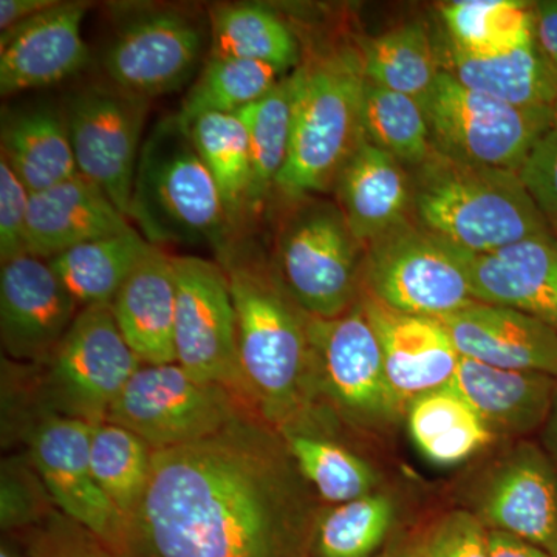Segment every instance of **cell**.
<instances>
[{
	"mask_svg": "<svg viewBox=\"0 0 557 557\" xmlns=\"http://www.w3.org/2000/svg\"><path fill=\"white\" fill-rule=\"evenodd\" d=\"M277 429L247 412L153 453L123 557H307L319 509Z\"/></svg>",
	"mask_w": 557,
	"mask_h": 557,
	"instance_id": "obj_1",
	"label": "cell"
},
{
	"mask_svg": "<svg viewBox=\"0 0 557 557\" xmlns=\"http://www.w3.org/2000/svg\"><path fill=\"white\" fill-rule=\"evenodd\" d=\"M236 311L242 373L252 406L278 432L299 431L317 392L306 313L255 245L218 252Z\"/></svg>",
	"mask_w": 557,
	"mask_h": 557,
	"instance_id": "obj_2",
	"label": "cell"
},
{
	"mask_svg": "<svg viewBox=\"0 0 557 557\" xmlns=\"http://www.w3.org/2000/svg\"><path fill=\"white\" fill-rule=\"evenodd\" d=\"M289 76L292 138L274 193L293 203L333 189L364 139L366 75L359 51L335 49L300 62Z\"/></svg>",
	"mask_w": 557,
	"mask_h": 557,
	"instance_id": "obj_3",
	"label": "cell"
},
{
	"mask_svg": "<svg viewBox=\"0 0 557 557\" xmlns=\"http://www.w3.org/2000/svg\"><path fill=\"white\" fill-rule=\"evenodd\" d=\"M410 178L418 223L471 255L553 234L516 171L434 152Z\"/></svg>",
	"mask_w": 557,
	"mask_h": 557,
	"instance_id": "obj_4",
	"label": "cell"
},
{
	"mask_svg": "<svg viewBox=\"0 0 557 557\" xmlns=\"http://www.w3.org/2000/svg\"><path fill=\"white\" fill-rule=\"evenodd\" d=\"M129 220L149 244L222 251L236 226L178 115L160 120L139 152Z\"/></svg>",
	"mask_w": 557,
	"mask_h": 557,
	"instance_id": "obj_5",
	"label": "cell"
},
{
	"mask_svg": "<svg viewBox=\"0 0 557 557\" xmlns=\"http://www.w3.org/2000/svg\"><path fill=\"white\" fill-rule=\"evenodd\" d=\"M293 205L278 226L271 262L309 317H341L361 298L366 248L338 205L313 197Z\"/></svg>",
	"mask_w": 557,
	"mask_h": 557,
	"instance_id": "obj_6",
	"label": "cell"
},
{
	"mask_svg": "<svg viewBox=\"0 0 557 557\" xmlns=\"http://www.w3.org/2000/svg\"><path fill=\"white\" fill-rule=\"evenodd\" d=\"M471 260V252L408 220L366 248L362 285L388 309L442 319L479 302Z\"/></svg>",
	"mask_w": 557,
	"mask_h": 557,
	"instance_id": "obj_7",
	"label": "cell"
},
{
	"mask_svg": "<svg viewBox=\"0 0 557 557\" xmlns=\"http://www.w3.org/2000/svg\"><path fill=\"white\" fill-rule=\"evenodd\" d=\"M434 152L480 166L519 171L537 139L555 127L548 109H522L475 91L442 70L423 102Z\"/></svg>",
	"mask_w": 557,
	"mask_h": 557,
	"instance_id": "obj_8",
	"label": "cell"
},
{
	"mask_svg": "<svg viewBox=\"0 0 557 557\" xmlns=\"http://www.w3.org/2000/svg\"><path fill=\"white\" fill-rule=\"evenodd\" d=\"M141 364L121 335L112 306L84 307L49 361L39 366L44 408L50 416L102 423Z\"/></svg>",
	"mask_w": 557,
	"mask_h": 557,
	"instance_id": "obj_9",
	"label": "cell"
},
{
	"mask_svg": "<svg viewBox=\"0 0 557 557\" xmlns=\"http://www.w3.org/2000/svg\"><path fill=\"white\" fill-rule=\"evenodd\" d=\"M247 412L255 410L225 387L197 380L171 362L139 366L106 421L161 450L207 438Z\"/></svg>",
	"mask_w": 557,
	"mask_h": 557,
	"instance_id": "obj_10",
	"label": "cell"
},
{
	"mask_svg": "<svg viewBox=\"0 0 557 557\" xmlns=\"http://www.w3.org/2000/svg\"><path fill=\"white\" fill-rule=\"evenodd\" d=\"M307 330L317 397L361 426L397 420L405 405L388 383L379 336L361 298L341 317H309Z\"/></svg>",
	"mask_w": 557,
	"mask_h": 557,
	"instance_id": "obj_11",
	"label": "cell"
},
{
	"mask_svg": "<svg viewBox=\"0 0 557 557\" xmlns=\"http://www.w3.org/2000/svg\"><path fill=\"white\" fill-rule=\"evenodd\" d=\"M172 265L177 364L197 380L225 387L256 412L242 373L236 311L225 271L199 256H172Z\"/></svg>",
	"mask_w": 557,
	"mask_h": 557,
	"instance_id": "obj_12",
	"label": "cell"
},
{
	"mask_svg": "<svg viewBox=\"0 0 557 557\" xmlns=\"http://www.w3.org/2000/svg\"><path fill=\"white\" fill-rule=\"evenodd\" d=\"M148 110V98L112 83L76 91L65 110L79 174L100 186L127 218Z\"/></svg>",
	"mask_w": 557,
	"mask_h": 557,
	"instance_id": "obj_13",
	"label": "cell"
},
{
	"mask_svg": "<svg viewBox=\"0 0 557 557\" xmlns=\"http://www.w3.org/2000/svg\"><path fill=\"white\" fill-rule=\"evenodd\" d=\"M91 424L50 416L28 435V456L54 507L87 528L116 556L126 547L127 520L102 493L90 465Z\"/></svg>",
	"mask_w": 557,
	"mask_h": 557,
	"instance_id": "obj_14",
	"label": "cell"
},
{
	"mask_svg": "<svg viewBox=\"0 0 557 557\" xmlns=\"http://www.w3.org/2000/svg\"><path fill=\"white\" fill-rule=\"evenodd\" d=\"M471 511L491 531L511 534L557 557L555 461L536 443H519L487 471Z\"/></svg>",
	"mask_w": 557,
	"mask_h": 557,
	"instance_id": "obj_15",
	"label": "cell"
},
{
	"mask_svg": "<svg viewBox=\"0 0 557 557\" xmlns=\"http://www.w3.org/2000/svg\"><path fill=\"white\" fill-rule=\"evenodd\" d=\"M203 51V32L196 21L174 10L139 14L110 42L104 70L110 83L143 98L182 87Z\"/></svg>",
	"mask_w": 557,
	"mask_h": 557,
	"instance_id": "obj_16",
	"label": "cell"
},
{
	"mask_svg": "<svg viewBox=\"0 0 557 557\" xmlns=\"http://www.w3.org/2000/svg\"><path fill=\"white\" fill-rule=\"evenodd\" d=\"M79 310L47 260L25 255L2 263L0 339L10 361L46 364Z\"/></svg>",
	"mask_w": 557,
	"mask_h": 557,
	"instance_id": "obj_17",
	"label": "cell"
},
{
	"mask_svg": "<svg viewBox=\"0 0 557 557\" xmlns=\"http://www.w3.org/2000/svg\"><path fill=\"white\" fill-rule=\"evenodd\" d=\"M87 9L83 2H58L2 33L0 94L3 97L54 86L89 64V47L81 35Z\"/></svg>",
	"mask_w": 557,
	"mask_h": 557,
	"instance_id": "obj_18",
	"label": "cell"
},
{
	"mask_svg": "<svg viewBox=\"0 0 557 557\" xmlns=\"http://www.w3.org/2000/svg\"><path fill=\"white\" fill-rule=\"evenodd\" d=\"M361 302L379 336L388 383L405 408L420 395L449 386L461 357L438 319L388 309L366 293Z\"/></svg>",
	"mask_w": 557,
	"mask_h": 557,
	"instance_id": "obj_19",
	"label": "cell"
},
{
	"mask_svg": "<svg viewBox=\"0 0 557 557\" xmlns=\"http://www.w3.org/2000/svg\"><path fill=\"white\" fill-rule=\"evenodd\" d=\"M460 357L557 379V332L545 322L493 304L475 302L438 319Z\"/></svg>",
	"mask_w": 557,
	"mask_h": 557,
	"instance_id": "obj_20",
	"label": "cell"
},
{
	"mask_svg": "<svg viewBox=\"0 0 557 557\" xmlns=\"http://www.w3.org/2000/svg\"><path fill=\"white\" fill-rule=\"evenodd\" d=\"M471 281L479 302L522 311L557 332L555 234L472 255Z\"/></svg>",
	"mask_w": 557,
	"mask_h": 557,
	"instance_id": "obj_21",
	"label": "cell"
},
{
	"mask_svg": "<svg viewBox=\"0 0 557 557\" xmlns=\"http://www.w3.org/2000/svg\"><path fill=\"white\" fill-rule=\"evenodd\" d=\"M131 220L94 182L78 174L32 194L28 255L49 260L87 242L131 230Z\"/></svg>",
	"mask_w": 557,
	"mask_h": 557,
	"instance_id": "obj_22",
	"label": "cell"
},
{
	"mask_svg": "<svg viewBox=\"0 0 557 557\" xmlns=\"http://www.w3.org/2000/svg\"><path fill=\"white\" fill-rule=\"evenodd\" d=\"M336 205L362 247L408 222L412 178L401 161L362 139L333 186Z\"/></svg>",
	"mask_w": 557,
	"mask_h": 557,
	"instance_id": "obj_23",
	"label": "cell"
},
{
	"mask_svg": "<svg viewBox=\"0 0 557 557\" xmlns=\"http://www.w3.org/2000/svg\"><path fill=\"white\" fill-rule=\"evenodd\" d=\"M556 376L509 370L460 358L449 386L456 388L494 435L525 437L547 423Z\"/></svg>",
	"mask_w": 557,
	"mask_h": 557,
	"instance_id": "obj_24",
	"label": "cell"
},
{
	"mask_svg": "<svg viewBox=\"0 0 557 557\" xmlns=\"http://www.w3.org/2000/svg\"><path fill=\"white\" fill-rule=\"evenodd\" d=\"M175 302L172 256L152 245L112 302L121 335L143 364L177 362Z\"/></svg>",
	"mask_w": 557,
	"mask_h": 557,
	"instance_id": "obj_25",
	"label": "cell"
},
{
	"mask_svg": "<svg viewBox=\"0 0 557 557\" xmlns=\"http://www.w3.org/2000/svg\"><path fill=\"white\" fill-rule=\"evenodd\" d=\"M0 157L30 194L79 174L65 113L46 106L3 113Z\"/></svg>",
	"mask_w": 557,
	"mask_h": 557,
	"instance_id": "obj_26",
	"label": "cell"
},
{
	"mask_svg": "<svg viewBox=\"0 0 557 557\" xmlns=\"http://www.w3.org/2000/svg\"><path fill=\"white\" fill-rule=\"evenodd\" d=\"M448 69L463 86L522 109L553 110L557 70L539 47L536 36L515 49L490 57L448 51Z\"/></svg>",
	"mask_w": 557,
	"mask_h": 557,
	"instance_id": "obj_27",
	"label": "cell"
},
{
	"mask_svg": "<svg viewBox=\"0 0 557 557\" xmlns=\"http://www.w3.org/2000/svg\"><path fill=\"white\" fill-rule=\"evenodd\" d=\"M150 247L152 244L132 226L124 233L70 248L47 262L81 309L112 306L116 293Z\"/></svg>",
	"mask_w": 557,
	"mask_h": 557,
	"instance_id": "obj_28",
	"label": "cell"
},
{
	"mask_svg": "<svg viewBox=\"0 0 557 557\" xmlns=\"http://www.w3.org/2000/svg\"><path fill=\"white\" fill-rule=\"evenodd\" d=\"M406 410L417 448L440 467L468 460L496 437L467 399L450 386L420 395Z\"/></svg>",
	"mask_w": 557,
	"mask_h": 557,
	"instance_id": "obj_29",
	"label": "cell"
},
{
	"mask_svg": "<svg viewBox=\"0 0 557 557\" xmlns=\"http://www.w3.org/2000/svg\"><path fill=\"white\" fill-rule=\"evenodd\" d=\"M211 54L273 65L282 72L299 67L295 32L269 7L228 3L211 10Z\"/></svg>",
	"mask_w": 557,
	"mask_h": 557,
	"instance_id": "obj_30",
	"label": "cell"
},
{
	"mask_svg": "<svg viewBox=\"0 0 557 557\" xmlns=\"http://www.w3.org/2000/svg\"><path fill=\"white\" fill-rule=\"evenodd\" d=\"M449 50L469 57L504 53L533 39V3L519 0H456L440 7Z\"/></svg>",
	"mask_w": 557,
	"mask_h": 557,
	"instance_id": "obj_31",
	"label": "cell"
},
{
	"mask_svg": "<svg viewBox=\"0 0 557 557\" xmlns=\"http://www.w3.org/2000/svg\"><path fill=\"white\" fill-rule=\"evenodd\" d=\"M397 507L386 494L321 508L311 527L307 557H376L391 541Z\"/></svg>",
	"mask_w": 557,
	"mask_h": 557,
	"instance_id": "obj_32",
	"label": "cell"
},
{
	"mask_svg": "<svg viewBox=\"0 0 557 557\" xmlns=\"http://www.w3.org/2000/svg\"><path fill=\"white\" fill-rule=\"evenodd\" d=\"M366 79L424 102L442 67L426 28L405 24L368 40L361 51Z\"/></svg>",
	"mask_w": 557,
	"mask_h": 557,
	"instance_id": "obj_33",
	"label": "cell"
},
{
	"mask_svg": "<svg viewBox=\"0 0 557 557\" xmlns=\"http://www.w3.org/2000/svg\"><path fill=\"white\" fill-rule=\"evenodd\" d=\"M245 124L251 156L248 212L259 211L287 163L293 121L292 76H284L273 90L236 113Z\"/></svg>",
	"mask_w": 557,
	"mask_h": 557,
	"instance_id": "obj_34",
	"label": "cell"
},
{
	"mask_svg": "<svg viewBox=\"0 0 557 557\" xmlns=\"http://www.w3.org/2000/svg\"><path fill=\"white\" fill-rule=\"evenodd\" d=\"M205 166L211 172L234 226L248 212L251 156L245 124L236 113H205L186 124Z\"/></svg>",
	"mask_w": 557,
	"mask_h": 557,
	"instance_id": "obj_35",
	"label": "cell"
},
{
	"mask_svg": "<svg viewBox=\"0 0 557 557\" xmlns=\"http://www.w3.org/2000/svg\"><path fill=\"white\" fill-rule=\"evenodd\" d=\"M153 450L129 429L102 421L91 424L90 465L102 493L127 522L148 490Z\"/></svg>",
	"mask_w": 557,
	"mask_h": 557,
	"instance_id": "obj_36",
	"label": "cell"
},
{
	"mask_svg": "<svg viewBox=\"0 0 557 557\" xmlns=\"http://www.w3.org/2000/svg\"><path fill=\"white\" fill-rule=\"evenodd\" d=\"M281 434L300 475L322 500L341 505L376 493L375 471L346 446L309 431Z\"/></svg>",
	"mask_w": 557,
	"mask_h": 557,
	"instance_id": "obj_37",
	"label": "cell"
},
{
	"mask_svg": "<svg viewBox=\"0 0 557 557\" xmlns=\"http://www.w3.org/2000/svg\"><path fill=\"white\" fill-rule=\"evenodd\" d=\"M282 73L263 62L209 57L182 102L178 119L188 124L205 113L233 115L273 90Z\"/></svg>",
	"mask_w": 557,
	"mask_h": 557,
	"instance_id": "obj_38",
	"label": "cell"
},
{
	"mask_svg": "<svg viewBox=\"0 0 557 557\" xmlns=\"http://www.w3.org/2000/svg\"><path fill=\"white\" fill-rule=\"evenodd\" d=\"M364 138L403 164L417 168L434 153L423 102L366 79Z\"/></svg>",
	"mask_w": 557,
	"mask_h": 557,
	"instance_id": "obj_39",
	"label": "cell"
},
{
	"mask_svg": "<svg viewBox=\"0 0 557 557\" xmlns=\"http://www.w3.org/2000/svg\"><path fill=\"white\" fill-rule=\"evenodd\" d=\"M54 511L53 498L28 453L3 458L0 468L2 533H24L50 518Z\"/></svg>",
	"mask_w": 557,
	"mask_h": 557,
	"instance_id": "obj_40",
	"label": "cell"
},
{
	"mask_svg": "<svg viewBox=\"0 0 557 557\" xmlns=\"http://www.w3.org/2000/svg\"><path fill=\"white\" fill-rule=\"evenodd\" d=\"M28 557H119L78 522L54 511L39 525L17 534Z\"/></svg>",
	"mask_w": 557,
	"mask_h": 557,
	"instance_id": "obj_41",
	"label": "cell"
},
{
	"mask_svg": "<svg viewBox=\"0 0 557 557\" xmlns=\"http://www.w3.org/2000/svg\"><path fill=\"white\" fill-rule=\"evenodd\" d=\"M424 557H490V528L471 511L454 509L421 534Z\"/></svg>",
	"mask_w": 557,
	"mask_h": 557,
	"instance_id": "obj_42",
	"label": "cell"
},
{
	"mask_svg": "<svg viewBox=\"0 0 557 557\" xmlns=\"http://www.w3.org/2000/svg\"><path fill=\"white\" fill-rule=\"evenodd\" d=\"M549 231L557 237V127L537 139L518 171Z\"/></svg>",
	"mask_w": 557,
	"mask_h": 557,
	"instance_id": "obj_43",
	"label": "cell"
},
{
	"mask_svg": "<svg viewBox=\"0 0 557 557\" xmlns=\"http://www.w3.org/2000/svg\"><path fill=\"white\" fill-rule=\"evenodd\" d=\"M32 194L0 157V262L28 255L27 228Z\"/></svg>",
	"mask_w": 557,
	"mask_h": 557,
	"instance_id": "obj_44",
	"label": "cell"
},
{
	"mask_svg": "<svg viewBox=\"0 0 557 557\" xmlns=\"http://www.w3.org/2000/svg\"><path fill=\"white\" fill-rule=\"evenodd\" d=\"M533 14L539 47L557 70V0L533 2Z\"/></svg>",
	"mask_w": 557,
	"mask_h": 557,
	"instance_id": "obj_45",
	"label": "cell"
},
{
	"mask_svg": "<svg viewBox=\"0 0 557 557\" xmlns=\"http://www.w3.org/2000/svg\"><path fill=\"white\" fill-rule=\"evenodd\" d=\"M57 3L58 0H0V30L10 32Z\"/></svg>",
	"mask_w": 557,
	"mask_h": 557,
	"instance_id": "obj_46",
	"label": "cell"
},
{
	"mask_svg": "<svg viewBox=\"0 0 557 557\" xmlns=\"http://www.w3.org/2000/svg\"><path fill=\"white\" fill-rule=\"evenodd\" d=\"M490 557H552L522 539L490 530Z\"/></svg>",
	"mask_w": 557,
	"mask_h": 557,
	"instance_id": "obj_47",
	"label": "cell"
},
{
	"mask_svg": "<svg viewBox=\"0 0 557 557\" xmlns=\"http://www.w3.org/2000/svg\"><path fill=\"white\" fill-rule=\"evenodd\" d=\"M376 557H424L421 534L391 539Z\"/></svg>",
	"mask_w": 557,
	"mask_h": 557,
	"instance_id": "obj_48",
	"label": "cell"
},
{
	"mask_svg": "<svg viewBox=\"0 0 557 557\" xmlns=\"http://www.w3.org/2000/svg\"><path fill=\"white\" fill-rule=\"evenodd\" d=\"M542 440H544V448L548 456L553 458L557 467V383L555 398H553L552 412H549L547 423L542 429Z\"/></svg>",
	"mask_w": 557,
	"mask_h": 557,
	"instance_id": "obj_49",
	"label": "cell"
},
{
	"mask_svg": "<svg viewBox=\"0 0 557 557\" xmlns=\"http://www.w3.org/2000/svg\"><path fill=\"white\" fill-rule=\"evenodd\" d=\"M0 557H28L24 542L17 534H3Z\"/></svg>",
	"mask_w": 557,
	"mask_h": 557,
	"instance_id": "obj_50",
	"label": "cell"
},
{
	"mask_svg": "<svg viewBox=\"0 0 557 557\" xmlns=\"http://www.w3.org/2000/svg\"><path fill=\"white\" fill-rule=\"evenodd\" d=\"M553 113H555V126L557 127V101L555 108H553Z\"/></svg>",
	"mask_w": 557,
	"mask_h": 557,
	"instance_id": "obj_51",
	"label": "cell"
}]
</instances>
